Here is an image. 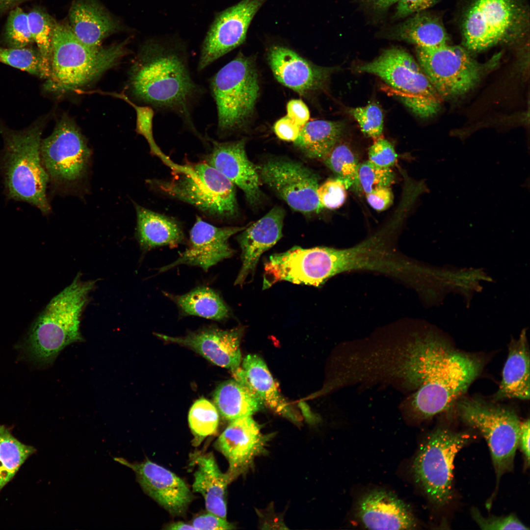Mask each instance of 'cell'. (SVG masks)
<instances>
[{"instance_id":"45","label":"cell","mask_w":530,"mask_h":530,"mask_svg":"<svg viewBox=\"0 0 530 530\" xmlns=\"http://www.w3.org/2000/svg\"><path fill=\"white\" fill-rule=\"evenodd\" d=\"M369 160L381 167L390 168L397 161L398 155L393 145L387 140L379 137L370 147Z\"/></svg>"},{"instance_id":"6","label":"cell","mask_w":530,"mask_h":530,"mask_svg":"<svg viewBox=\"0 0 530 530\" xmlns=\"http://www.w3.org/2000/svg\"><path fill=\"white\" fill-rule=\"evenodd\" d=\"M126 44L125 41L106 48L91 47L80 41L69 25L56 23L45 88L63 92L87 85L117 63L125 54Z\"/></svg>"},{"instance_id":"32","label":"cell","mask_w":530,"mask_h":530,"mask_svg":"<svg viewBox=\"0 0 530 530\" xmlns=\"http://www.w3.org/2000/svg\"><path fill=\"white\" fill-rule=\"evenodd\" d=\"M163 293L176 304L184 316H194L221 321L230 314L229 307L219 293L208 287H199L181 295Z\"/></svg>"},{"instance_id":"33","label":"cell","mask_w":530,"mask_h":530,"mask_svg":"<svg viewBox=\"0 0 530 530\" xmlns=\"http://www.w3.org/2000/svg\"><path fill=\"white\" fill-rule=\"evenodd\" d=\"M344 128L341 121L308 122L301 127L293 143L307 157L322 160L338 142Z\"/></svg>"},{"instance_id":"13","label":"cell","mask_w":530,"mask_h":530,"mask_svg":"<svg viewBox=\"0 0 530 530\" xmlns=\"http://www.w3.org/2000/svg\"><path fill=\"white\" fill-rule=\"evenodd\" d=\"M419 64L443 98H451L472 89L482 67L466 48L448 43L434 47H416Z\"/></svg>"},{"instance_id":"9","label":"cell","mask_w":530,"mask_h":530,"mask_svg":"<svg viewBox=\"0 0 530 530\" xmlns=\"http://www.w3.org/2000/svg\"><path fill=\"white\" fill-rule=\"evenodd\" d=\"M210 88L216 106L218 135L243 128L259 94L258 74L251 58L238 53L212 77Z\"/></svg>"},{"instance_id":"5","label":"cell","mask_w":530,"mask_h":530,"mask_svg":"<svg viewBox=\"0 0 530 530\" xmlns=\"http://www.w3.org/2000/svg\"><path fill=\"white\" fill-rule=\"evenodd\" d=\"M459 8V30L469 51L515 42L530 30L528 0H461Z\"/></svg>"},{"instance_id":"18","label":"cell","mask_w":530,"mask_h":530,"mask_svg":"<svg viewBox=\"0 0 530 530\" xmlns=\"http://www.w3.org/2000/svg\"><path fill=\"white\" fill-rule=\"evenodd\" d=\"M245 227H217L196 217L190 231L187 248L170 264L159 268V272L180 265L197 266L204 271L235 253L229 243L230 238L242 231Z\"/></svg>"},{"instance_id":"12","label":"cell","mask_w":530,"mask_h":530,"mask_svg":"<svg viewBox=\"0 0 530 530\" xmlns=\"http://www.w3.org/2000/svg\"><path fill=\"white\" fill-rule=\"evenodd\" d=\"M42 164L53 186H67L85 176L91 151L78 126L67 117L57 122L52 134L41 140Z\"/></svg>"},{"instance_id":"16","label":"cell","mask_w":530,"mask_h":530,"mask_svg":"<svg viewBox=\"0 0 530 530\" xmlns=\"http://www.w3.org/2000/svg\"><path fill=\"white\" fill-rule=\"evenodd\" d=\"M265 1L242 0L217 14L201 46L198 71L244 42L249 26Z\"/></svg>"},{"instance_id":"24","label":"cell","mask_w":530,"mask_h":530,"mask_svg":"<svg viewBox=\"0 0 530 530\" xmlns=\"http://www.w3.org/2000/svg\"><path fill=\"white\" fill-rule=\"evenodd\" d=\"M234 379L249 389L264 405L294 423L300 417L283 397L265 363L255 354L243 360L242 368L233 371Z\"/></svg>"},{"instance_id":"35","label":"cell","mask_w":530,"mask_h":530,"mask_svg":"<svg viewBox=\"0 0 530 530\" xmlns=\"http://www.w3.org/2000/svg\"><path fill=\"white\" fill-rule=\"evenodd\" d=\"M29 26L34 42L41 56L46 79L50 74L53 38L56 23L43 10L35 8L27 14Z\"/></svg>"},{"instance_id":"11","label":"cell","mask_w":530,"mask_h":530,"mask_svg":"<svg viewBox=\"0 0 530 530\" xmlns=\"http://www.w3.org/2000/svg\"><path fill=\"white\" fill-rule=\"evenodd\" d=\"M457 404L461 419L487 441L496 476V492L502 476L513 470L522 422L511 409L480 398H463Z\"/></svg>"},{"instance_id":"34","label":"cell","mask_w":530,"mask_h":530,"mask_svg":"<svg viewBox=\"0 0 530 530\" xmlns=\"http://www.w3.org/2000/svg\"><path fill=\"white\" fill-rule=\"evenodd\" d=\"M35 451L33 447L22 443L6 427L0 425V492Z\"/></svg>"},{"instance_id":"25","label":"cell","mask_w":530,"mask_h":530,"mask_svg":"<svg viewBox=\"0 0 530 530\" xmlns=\"http://www.w3.org/2000/svg\"><path fill=\"white\" fill-rule=\"evenodd\" d=\"M358 517L371 530H410L415 519L406 504L393 494L383 490L372 491L359 502Z\"/></svg>"},{"instance_id":"27","label":"cell","mask_w":530,"mask_h":530,"mask_svg":"<svg viewBox=\"0 0 530 530\" xmlns=\"http://www.w3.org/2000/svg\"><path fill=\"white\" fill-rule=\"evenodd\" d=\"M70 28L84 44L100 47L102 41L119 28L116 21L94 0H76L69 11Z\"/></svg>"},{"instance_id":"2","label":"cell","mask_w":530,"mask_h":530,"mask_svg":"<svg viewBox=\"0 0 530 530\" xmlns=\"http://www.w3.org/2000/svg\"><path fill=\"white\" fill-rule=\"evenodd\" d=\"M130 86L138 100L176 114L200 136L191 114L202 90L192 79L187 58L180 48L157 41L146 43L132 66Z\"/></svg>"},{"instance_id":"36","label":"cell","mask_w":530,"mask_h":530,"mask_svg":"<svg viewBox=\"0 0 530 530\" xmlns=\"http://www.w3.org/2000/svg\"><path fill=\"white\" fill-rule=\"evenodd\" d=\"M188 423L194 436L193 445L197 446L206 437L216 431L219 423L218 410L209 400L201 398L191 407Z\"/></svg>"},{"instance_id":"40","label":"cell","mask_w":530,"mask_h":530,"mask_svg":"<svg viewBox=\"0 0 530 530\" xmlns=\"http://www.w3.org/2000/svg\"><path fill=\"white\" fill-rule=\"evenodd\" d=\"M0 62L46 79L42 59L37 49L0 48Z\"/></svg>"},{"instance_id":"20","label":"cell","mask_w":530,"mask_h":530,"mask_svg":"<svg viewBox=\"0 0 530 530\" xmlns=\"http://www.w3.org/2000/svg\"><path fill=\"white\" fill-rule=\"evenodd\" d=\"M210 140L212 148L207 163L241 189L251 206L259 205L263 198L261 181L257 166L246 155L244 139L228 142Z\"/></svg>"},{"instance_id":"28","label":"cell","mask_w":530,"mask_h":530,"mask_svg":"<svg viewBox=\"0 0 530 530\" xmlns=\"http://www.w3.org/2000/svg\"><path fill=\"white\" fill-rule=\"evenodd\" d=\"M381 31L385 38L403 41L416 47H434L448 43V35L439 17L424 10Z\"/></svg>"},{"instance_id":"15","label":"cell","mask_w":530,"mask_h":530,"mask_svg":"<svg viewBox=\"0 0 530 530\" xmlns=\"http://www.w3.org/2000/svg\"><path fill=\"white\" fill-rule=\"evenodd\" d=\"M257 168L261 181L293 210L309 213L323 209L317 193L318 177L303 164L289 159H271Z\"/></svg>"},{"instance_id":"53","label":"cell","mask_w":530,"mask_h":530,"mask_svg":"<svg viewBox=\"0 0 530 530\" xmlns=\"http://www.w3.org/2000/svg\"><path fill=\"white\" fill-rule=\"evenodd\" d=\"M166 530H196L192 525L185 523L183 522H176L172 523L165 528Z\"/></svg>"},{"instance_id":"1","label":"cell","mask_w":530,"mask_h":530,"mask_svg":"<svg viewBox=\"0 0 530 530\" xmlns=\"http://www.w3.org/2000/svg\"><path fill=\"white\" fill-rule=\"evenodd\" d=\"M406 364L408 380L417 389L412 408L424 419L444 412L459 400L482 368L478 358L429 335L410 344Z\"/></svg>"},{"instance_id":"50","label":"cell","mask_w":530,"mask_h":530,"mask_svg":"<svg viewBox=\"0 0 530 530\" xmlns=\"http://www.w3.org/2000/svg\"><path fill=\"white\" fill-rule=\"evenodd\" d=\"M287 115L293 122L302 127L310 118V112L307 106L301 100L292 99L287 105Z\"/></svg>"},{"instance_id":"44","label":"cell","mask_w":530,"mask_h":530,"mask_svg":"<svg viewBox=\"0 0 530 530\" xmlns=\"http://www.w3.org/2000/svg\"><path fill=\"white\" fill-rule=\"evenodd\" d=\"M473 518L482 530H528L529 528L523 523L514 514L505 516H483L479 510L472 508Z\"/></svg>"},{"instance_id":"22","label":"cell","mask_w":530,"mask_h":530,"mask_svg":"<svg viewBox=\"0 0 530 530\" xmlns=\"http://www.w3.org/2000/svg\"><path fill=\"white\" fill-rule=\"evenodd\" d=\"M267 58L278 81L301 95L323 89L336 70L334 67L315 65L281 46L271 48Z\"/></svg>"},{"instance_id":"26","label":"cell","mask_w":530,"mask_h":530,"mask_svg":"<svg viewBox=\"0 0 530 530\" xmlns=\"http://www.w3.org/2000/svg\"><path fill=\"white\" fill-rule=\"evenodd\" d=\"M197 465L194 474L193 491L201 494L208 512L226 519V494L228 485L232 480L227 473H222L212 452H195L191 456Z\"/></svg>"},{"instance_id":"39","label":"cell","mask_w":530,"mask_h":530,"mask_svg":"<svg viewBox=\"0 0 530 530\" xmlns=\"http://www.w3.org/2000/svg\"><path fill=\"white\" fill-rule=\"evenodd\" d=\"M395 180V173L390 168L379 166L368 160L359 163L352 186L367 194L377 188L390 187Z\"/></svg>"},{"instance_id":"49","label":"cell","mask_w":530,"mask_h":530,"mask_svg":"<svg viewBox=\"0 0 530 530\" xmlns=\"http://www.w3.org/2000/svg\"><path fill=\"white\" fill-rule=\"evenodd\" d=\"M366 196L369 205L377 211L386 210L393 203L394 195L390 187L375 189L366 194Z\"/></svg>"},{"instance_id":"46","label":"cell","mask_w":530,"mask_h":530,"mask_svg":"<svg viewBox=\"0 0 530 530\" xmlns=\"http://www.w3.org/2000/svg\"><path fill=\"white\" fill-rule=\"evenodd\" d=\"M441 0H399L394 18L402 19L418 12L426 10Z\"/></svg>"},{"instance_id":"21","label":"cell","mask_w":530,"mask_h":530,"mask_svg":"<svg viewBox=\"0 0 530 530\" xmlns=\"http://www.w3.org/2000/svg\"><path fill=\"white\" fill-rule=\"evenodd\" d=\"M242 330H223L210 327L192 332L184 337H171L156 333L165 342L187 346L212 363L232 371L241 360L240 342Z\"/></svg>"},{"instance_id":"17","label":"cell","mask_w":530,"mask_h":530,"mask_svg":"<svg viewBox=\"0 0 530 530\" xmlns=\"http://www.w3.org/2000/svg\"><path fill=\"white\" fill-rule=\"evenodd\" d=\"M274 436V433H264L251 416L230 422L214 445L229 463L226 473L232 481L251 468L256 458L267 453Z\"/></svg>"},{"instance_id":"19","label":"cell","mask_w":530,"mask_h":530,"mask_svg":"<svg viewBox=\"0 0 530 530\" xmlns=\"http://www.w3.org/2000/svg\"><path fill=\"white\" fill-rule=\"evenodd\" d=\"M114 460L131 469L143 491L170 514H185L193 498L182 479L148 459L136 463L122 457H115Z\"/></svg>"},{"instance_id":"3","label":"cell","mask_w":530,"mask_h":530,"mask_svg":"<svg viewBox=\"0 0 530 530\" xmlns=\"http://www.w3.org/2000/svg\"><path fill=\"white\" fill-rule=\"evenodd\" d=\"M43 127L37 122L15 131L0 123L4 142L0 173L8 200L27 203L48 214L51 212L46 194L49 178L40 155Z\"/></svg>"},{"instance_id":"41","label":"cell","mask_w":530,"mask_h":530,"mask_svg":"<svg viewBox=\"0 0 530 530\" xmlns=\"http://www.w3.org/2000/svg\"><path fill=\"white\" fill-rule=\"evenodd\" d=\"M5 39L10 48L26 47L34 42L29 26L27 14L20 7L13 9L9 14Z\"/></svg>"},{"instance_id":"37","label":"cell","mask_w":530,"mask_h":530,"mask_svg":"<svg viewBox=\"0 0 530 530\" xmlns=\"http://www.w3.org/2000/svg\"><path fill=\"white\" fill-rule=\"evenodd\" d=\"M100 93L121 99L131 106L134 109L136 113V132L145 138L151 153L159 158L172 170L178 167L179 164L172 161L164 154L156 143L153 129L154 110L152 106L137 105L122 93L100 92Z\"/></svg>"},{"instance_id":"31","label":"cell","mask_w":530,"mask_h":530,"mask_svg":"<svg viewBox=\"0 0 530 530\" xmlns=\"http://www.w3.org/2000/svg\"><path fill=\"white\" fill-rule=\"evenodd\" d=\"M213 399L220 415L230 422L251 416L263 406L249 389L235 379L220 383L213 393Z\"/></svg>"},{"instance_id":"4","label":"cell","mask_w":530,"mask_h":530,"mask_svg":"<svg viewBox=\"0 0 530 530\" xmlns=\"http://www.w3.org/2000/svg\"><path fill=\"white\" fill-rule=\"evenodd\" d=\"M95 284L93 281L81 280L78 275L51 300L22 345L30 360L40 366L50 365L66 346L83 341L80 317Z\"/></svg>"},{"instance_id":"51","label":"cell","mask_w":530,"mask_h":530,"mask_svg":"<svg viewBox=\"0 0 530 530\" xmlns=\"http://www.w3.org/2000/svg\"><path fill=\"white\" fill-rule=\"evenodd\" d=\"M524 458L526 467L530 464V420L521 423L519 445Z\"/></svg>"},{"instance_id":"38","label":"cell","mask_w":530,"mask_h":530,"mask_svg":"<svg viewBox=\"0 0 530 530\" xmlns=\"http://www.w3.org/2000/svg\"><path fill=\"white\" fill-rule=\"evenodd\" d=\"M322 160L346 189L353 186L359 163L348 145L338 142Z\"/></svg>"},{"instance_id":"30","label":"cell","mask_w":530,"mask_h":530,"mask_svg":"<svg viewBox=\"0 0 530 530\" xmlns=\"http://www.w3.org/2000/svg\"><path fill=\"white\" fill-rule=\"evenodd\" d=\"M136 235L144 250L162 246L176 247L183 243L185 236L181 225L173 218L134 204Z\"/></svg>"},{"instance_id":"29","label":"cell","mask_w":530,"mask_h":530,"mask_svg":"<svg viewBox=\"0 0 530 530\" xmlns=\"http://www.w3.org/2000/svg\"><path fill=\"white\" fill-rule=\"evenodd\" d=\"M530 398V352L524 334L512 342L502 372V378L495 400Z\"/></svg>"},{"instance_id":"43","label":"cell","mask_w":530,"mask_h":530,"mask_svg":"<svg viewBox=\"0 0 530 530\" xmlns=\"http://www.w3.org/2000/svg\"><path fill=\"white\" fill-rule=\"evenodd\" d=\"M346 188L339 178L330 179L318 186L317 193L323 208L334 210L341 207L347 196Z\"/></svg>"},{"instance_id":"10","label":"cell","mask_w":530,"mask_h":530,"mask_svg":"<svg viewBox=\"0 0 530 530\" xmlns=\"http://www.w3.org/2000/svg\"><path fill=\"white\" fill-rule=\"evenodd\" d=\"M472 435L447 427L435 429L422 443L413 463L417 483L430 501L441 508L453 497V463Z\"/></svg>"},{"instance_id":"42","label":"cell","mask_w":530,"mask_h":530,"mask_svg":"<svg viewBox=\"0 0 530 530\" xmlns=\"http://www.w3.org/2000/svg\"><path fill=\"white\" fill-rule=\"evenodd\" d=\"M346 110L357 121L366 136L375 139L380 137L383 130V114L378 105L371 103L364 106L350 107Z\"/></svg>"},{"instance_id":"48","label":"cell","mask_w":530,"mask_h":530,"mask_svg":"<svg viewBox=\"0 0 530 530\" xmlns=\"http://www.w3.org/2000/svg\"><path fill=\"white\" fill-rule=\"evenodd\" d=\"M301 129L287 115L278 120L273 126L274 132L279 139L293 142L298 138Z\"/></svg>"},{"instance_id":"54","label":"cell","mask_w":530,"mask_h":530,"mask_svg":"<svg viewBox=\"0 0 530 530\" xmlns=\"http://www.w3.org/2000/svg\"><path fill=\"white\" fill-rule=\"evenodd\" d=\"M20 0H0V7H5Z\"/></svg>"},{"instance_id":"23","label":"cell","mask_w":530,"mask_h":530,"mask_svg":"<svg viewBox=\"0 0 530 530\" xmlns=\"http://www.w3.org/2000/svg\"><path fill=\"white\" fill-rule=\"evenodd\" d=\"M285 215L284 209L275 206L238 236L242 265L235 285H241L249 275L253 276L261 255L281 238Z\"/></svg>"},{"instance_id":"7","label":"cell","mask_w":530,"mask_h":530,"mask_svg":"<svg viewBox=\"0 0 530 530\" xmlns=\"http://www.w3.org/2000/svg\"><path fill=\"white\" fill-rule=\"evenodd\" d=\"M172 171L171 178L153 180L150 184L217 219H230L238 213L235 185L207 162L180 165Z\"/></svg>"},{"instance_id":"8","label":"cell","mask_w":530,"mask_h":530,"mask_svg":"<svg viewBox=\"0 0 530 530\" xmlns=\"http://www.w3.org/2000/svg\"><path fill=\"white\" fill-rule=\"evenodd\" d=\"M354 70L380 78L389 92L420 117L432 116L441 108L442 98L420 64L402 49L386 50L372 61L357 65Z\"/></svg>"},{"instance_id":"52","label":"cell","mask_w":530,"mask_h":530,"mask_svg":"<svg viewBox=\"0 0 530 530\" xmlns=\"http://www.w3.org/2000/svg\"><path fill=\"white\" fill-rule=\"evenodd\" d=\"M399 0H360L364 7L376 14L385 12L392 5Z\"/></svg>"},{"instance_id":"47","label":"cell","mask_w":530,"mask_h":530,"mask_svg":"<svg viewBox=\"0 0 530 530\" xmlns=\"http://www.w3.org/2000/svg\"><path fill=\"white\" fill-rule=\"evenodd\" d=\"M192 525L198 530H226L235 529L233 524L214 514L209 512L195 518Z\"/></svg>"},{"instance_id":"14","label":"cell","mask_w":530,"mask_h":530,"mask_svg":"<svg viewBox=\"0 0 530 530\" xmlns=\"http://www.w3.org/2000/svg\"><path fill=\"white\" fill-rule=\"evenodd\" d=\"M264 269L263 290L281 281L319 287L337 274L335 249L295 246L271 255Z\"/></svg>"}]
</instances>
